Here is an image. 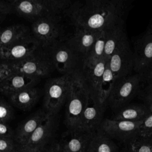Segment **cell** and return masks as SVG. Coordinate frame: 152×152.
<instances>
[{"mask_svg": "<svg viewBox=\"0 0 152 152\" xmlns=\"http://www.w3.org/2000/svg\"><path fill=\"white\" fill-rule=\"evenodd\" d=\"M115 83L116 80L109 66L107 61L100 83L99 103L101 104L106 107L107 99L114 87Z\"/></svg>", "mask_w": 152, "mask_h": 152, "instance_id": "cell-25", "label": "cell"}, {"mask_svg": "<svg viewBox=\"0 0 152 152\" xmlns=\"http://www.w3.org/2000/svg\"><path fill=\"white\" fill-rule=\"evenodd\" d=\"M108 64L116 81L130 75L134 69V55L126 36L113 51L108 60Z\"/></svg>", "mask_w": 152, "mask_h": 152, "instance_id": "cell-9", "label": "cell"}, {"mask_svg": "<svg viewBox=\"0 0 152 152\" xmlns=\"http://www.w3.org/2000/svg\"><path fill=\"white\" fill-rule=\"evenodd\" d=\"M45 152H58V149H57V146H56V144H55L53 146L51 147L50 148H49L48 150H45Z\"/></svg>", "mask_w": 152, "mask_h": 152, "instance_id": "cell-37", "label": "cell"}, {"mask_svg": "<svg viewBox=\"0 0 152 152\" xmlns=\"http://www.w3.org/2000/svg\"><path fill=\"white\" fill-rule=\"evenodd\" d=\"M30 33V30L27 26L21 24L0 28V52Z\"/></svg>", "mask_w": 152, "mask_h": 152, "instance_id": "cell-23", "label": "cell"}, {"mask_svg": "<svg viewBox=\"0 0 152 152\" xmlns=\"http://www.w3.org/2000/svg\"><path fill=\"white\" fill-rule=\"evenodd\" d=\"M89 91L80 71L70 75V87L66 101L64 122L68 129H77L86 105Z\"/></svg>", "mask_w": 152, "mask_h": 152, "instance_id": "cell-3", "label": "cell"}, {"mask_svg": "<svg viewBox=\"0 0 152 152\" xmlns=\"http://www.w3.org/2000/svg\"><path fill=\"white\" fill-rule=\"evenodd\" d=\"M132 152H152V140L136 137L129 143Z\"/></svg>", "mask_w": 152, "mask_h": 152, "instance_id": "cell-27", "label": "cell"}, {"mask_svg": "<svg viewBox=\"0 0 152 152\" xmlns=\"http://www.w3.org/2000/svg\"><path fill=\"white\" fill-rule=\"evenodd\" d=\"M105 108L106 106L101 104L89 93L77 129L90 132L97 130L103 121L102 118Z\"/></svg>", "mask_w": 152, "mask_h": 152, "instance_id": "cell-13", "label": "cell"}, {"mask_svg": "<svg viewBox=\"0 0 152 152\" xmlns=\"http://www.w3.org/2000/svg\"><path fill=\"white\" fill-rule=\"evenodd\" d=\"M16 152H45V150L44 148H41L20 145V147L17 148Z\"/></svg>", "mask_w": 152, "mask_h": 152, "instance_id": "cell-36", "label": "cell"}, {"mask_svg": "<svg viewBox=\"0 0 152 152\" xmlns=\"http://www.w3.org/2000/svg\"><path fill=\"white\" fill-rule=\"evenodd\" d=\"M123 152H132V151H131V150L129 146L128 145V147H126V148H125V149L124 150Z\"/></svg>", "mask_w": 152, "mask_h": 152, "instance_id": "cell-39", "label": "cell"}, {"mask_svg": "<svg viewBox=\"0 0 152 152\" xmlns=\"http://www.w3.org/2000/svg\"><path fill=\"white\" fill-rule=\"evenodd\" d=\"M100 32V31L75 27L74 33L71 36L66 38V40L84 62Z\"/></svg>", "mask_w": 152, "mask_h": 152, "instance_id": "cell-16", "label": "cell"}, {"mask_svg": "<svg viewBox=\"0 0 152 152\" xmlns=\"http://www.w3.org/2000/svg\"><path fill=\"white\" fill-rule=\"evenodd\" d=\"M147 30H148V31H149L150 33H152V24H151V26L150 27V28H148Z\"/></svg>", "mask_w": 152, "mask_h": 152, "instance_id": "cell-40", "label": "cell"}, {"mask_svg": "<svg viewBox=\"0 0 152 152\" xmlns=\"http://www.w3.org/2000/svg\"><path fill=\"white\" fill-rule=\"evenodd\" d=\"M56 126V115L48 113L47 116L31 134L26 142L21 145L44 148L52 137Z\"/></svg>", "mask_w": 152, "mask_h": 152, "instance_id": "cell-17", "label": "cell"}, {"mask_svg": "<svg viewBox=\"0 0 152 152\" xmlns=\"http://www.w3.org/2000/svg\"><path fill=\"white\" fill-rule=\"evenodd\" d=\"M44 109H39L23 121L17 129L15 138L23 145L47 116Z\"/></svg>", "mask_w": 152, "mask_h": 152, "instance_id": "cell-20", "label": "cell"}, {"mask_svg": "<svg viewBox=\"0 0 152 152\" xmlns=\"http://www.w3.org/2000/svg\"><path fill=\"white\" fill-rule=\"evenodd\" d=\"M62 17H46L32 22L31 33L42 48H46L64 38V29L61 23Z\"/></svg>", "mask_w": 152, "mask_h": 152, "instance_id": "cell-7", "label": "cell"}, {"mask_svg": "<svg viewBox=\"0 0 152 152\" xmlns=\"http://www.w3.org/2000/svg\"><path fill=\"white\" fill-rule=\"evenodd\" d=\"M106 38V29L100 31L83 63L93 64L103 59Z\"/></svg>", "mask_w": 152, "mask_h": 152, "instance_id": "cell-26", "label": "cell"}, {"mask_svg": "<svg viewBox=\"0 0 152 152\" xmlns=\"http://www.w3.org/2000/svg\"><path fill=\"white\" fill-rule=\"evenodd\" d=\"M138 136L144 138L152 137V112L142 121L139 128Z\"/></svg>", "mask_w": 152, "mask_h": 152, "instance_id": "cell-28", "label": "cell"}, {"mask_svg": "<svg viewBox=\"0 0 152 152\" xmlns=\"http://www.w3.org/2000/svg\"><path fill=\"white\" fill-rule=\"evenodd\" d=\"M13 117L11 106L4 99L0 98V122L8 123Z\"/></svg>", "mask_w": 152, "mask_h": 152, "instance_id": "cell-29", "label": "cell"}, {"mask_svg": "<svg viewBox=\"0 0 152 152\" xmlns=\"http://www.w3.org/2000/svg\"><path fill=\"white\" fill-rule=\"evenodd\" d=\"M151 138H152V137H151Z\"/></svg>", "mask_w": 152, "mask_h": 152, "instance_id": "cell-42", "label": "cell"}, {"mask_svg": "<svg viewBox=\"0 0 152 152\" xmlns=\"http://www.w3.org/2000/svg\"><path fill=\"white\" fill-rule=\"evenodd\" d=\"M145 105L147 106L150 112H152V100L145 102Z\"/></svg>", "mask_w": 152, "mask_h": 152, "instance_id": "cell-38", "label": "cell"}, {"mask_svg": "<svg viewBox=\"0 0 152 152\" xmlns=\"http://www.w3.org/2000/svg\"><path fill=\"white\" fill-rule=\"evenodd\" d=\"M141 75L142 77V80H145L149 84H152V63L148 65Z\"/></svg>", "mask_w": 152, "mask_h": 152, "instance_id": "cell-35", "label": "cell"}, {"mask_svg": "<svg viewBox=\"0 0 152 152\" xmlns=\"http://www.w3.org/2000/svg\"><path fill=\"white\" fill-rule=\"evenodd\" d=\"M12 12L33 21L50 16H62L69 7V0H10Z\"/></svg>", "mask_w": 152, "mask_h": 152, "instance_id": "cell-2", "label": "cell"}, {"mask_svg": "<svg viewBox=\"0 0 152 152\" xmlns=\"http://www.w3.org/2000/svg\"><path fill=\"white\" fill-rule=\"evenodd\" d=\"M43 49L47 52L55 69L62 75H71L81 70L83 61L68 43L66 38Z\"/></svg>", "mask_w": 152, "mask_h": 152, "instance_id": "cell-4", "label": "cell"}, {"mask_svg": "<svg viewBox=\"0 0 152 152\" xmlns=\"http://www.w3.org/2000/svg\"><path fill=\"white\" fill-rule=\"evenodd\" d=\"M124 21L119 22L106 29V38L103 58L108 61L116 47L126 37L124 30Z\"/></svg>", "mask_w": 152, "mask_h": 152, "instance_id": "cell-22", "label": "cell"}, {"mask_svg": "<svg viewBox=\"0 0 152 152\" xmlns=\"http://www.w3.org/2000/svg\"><path fill=\"white\" fill-rule=\"evenodd\" d=\"M107 61L104 58L93 64L83 63L80 70L90 94L99 102V87Z\"/></svg>", "mask_w": 152, "mask_h": 152, "instance_id": "cell-15", "label": "cell"}, {"mask_svg": "<svg viewBox=\"0 0 152 152\" xmlns=\"http://www.w3.org/2000/svg\"><path fill=\"white\" fill-rule=\"evenodd\" d=\"M12 131L7 123L0 122V138H12Z\"/></svg>", "mask_w": 152, "mask_h": 152, "instance_id": "cell-33", "label": "cell"}, {"mask_svg": "<svg viewBox=\"0 0 152 152\" xmlns=\"http://www.w3.org/2000/svg\"><path fill=\"white\" fill-rule=\"evenodd\" d=\"M124 0H86L72 2L64 15L75 27L101 31L123 21L128 9Z\"/></svg>", "mask_w": 152, "mask_h": 152, "instance_id": "cell-1", "label": "cell"}, {"mask_svg": "<svg viewBox=\"0 0 152 152\" xmlns=\"http://www.w3.org/2000/svg\"><path fill=\"white\" fill-rule=\"evenodd\" d=\"M12 138H0V152H16Z\"/></svg>", "mask_w": 152, "mask_h": 152, "instance_id": "cell-31", "label": "cell"}, {"mask_svg": "<svg viewBox=\"0 0 152 152\" xmlns=\"http://www.w3.org/2000/svg\"><path fill=\"white\" fill-rule=\"evenodd\" d=\"M116 151L117 147L111 138L99 128L93 132L87 152H116Z\"/></svg>", "mask_w": 152, "mask_h": 152, "instance_id": "cell-24", "label": "cell"}, {"mask_svg": "<svg viewBox=\"0 0 152 152\" xmlns=\"http://www.w3.org/2000/svg\"><path fill=\"white\" fill-rule=\"evenodd\" d=\"M142 80V76L137 73L116 80L106 104L116 111L128 104L137 93Z\"/></svg>", "mask_w": 152, "mask_h": 152, "instance_id": "cell-8", "label": "cell"}, {"mask_svg": "<svg viewBox=\"0 0 152 152\" xmlns=\"http://www.w3.org/2000/svg\"><path fill=\"white\" fill-rule=\"evenodd\" d=\"M12 13L11 7L8 1H0V23L8 15Z\"/></svg>", "mask_w": 152, "mask_h": 152, "instance_id": "cell-32", "label": "cell"}, {"mask_svg": "<svg viewBox=\"0 0 152 152\" xmlns=\"http://www.w3.org/2000/svg\"><path fill=\"white\" fill-rule=\"evenodd\" d=\"M40 47L31 33L23 36L0 52V58L8 63L20 61Z\"/></svg>", "mask_w": 152, "mask_h": 152, "instance_id": "cell-11", "label": "cell"}, {"mask_svg": "<svg viewBox=\"0 0 152 152\" xmlns=\"http://www.w3.org/2000/svg\"><path fill=\"white\" fill-rule=\"evenodd\" d=\"M150 112L144 104H128L117 110L112 119L128 121H143Z\"/></svg>", "mask_w": 152, "mask_h": 152, "instance_id": "cell-21", "label": "cell"}, {"mask_svg": "<svg viewBox=\"0 0 152 152\" xmlns=\"http://www.w3.org/2000/svg\"><path fill=\"white\" fill-rule=\"evenodd\" d=\"M8 64L12 72L39 80L49 75L55 69L47 52L42 47L27 57Z\"/></svg>", "mask_w": 152, "mask_h": 152, "instance_id": "cell-5", "label": "cell"}, {"mask_svg": "<svg viewBox=\"0 0 152 152\" xmlns=\"http://www.w3.org/2000/svg\"><path fill=\"white\" fill-rule=\"evenodd\" d=\"M94 132L79 129H68L56 144L58 152H87L90 139Z\"/></svg>", "mask_w": 152, "mask_h": 152, "instance_id": "cell-12", "label": "cell"}, {"mask_svg": "<svg viewBox=\"0 0 152 152\" xmlns=\"http://www.w3.org/2000/svg\"><path fill=\"white\" fill-rule=\"evenodd\" d=\"M134 69L142 75L152 63V33L147 31L134 43Z\"/></svg>", "mask_w": 152, "mask_h": 152, "instance_id": "cell-14", "label": "cell"}, {"mask_svg": "<svg viewBox=\"0 0 152 152\" xmlns=\"http://www.w3.org/2000/svg\"><path fill=\"white\" fill-rule=\"evenodd\" d=\"M141 97L145 102L152 100V84L148 86L142 91Z\"/></svg>", "mask_w": 152, "mask_h": 152, "instance_id": "cell-34", "label": "cell"}, {"mask_svg": "<svg viewBox=\"0 0 152 152\" xmlns=\"http://www.w3.org/2000/svg\"><path fill=\"white\" fill-rule=\"evenodd\" d=\"M40 80L12 72L0 86V93L10 97L27 87L36 86Z\"/></svg>", "mask_w": 152, "mask_h": 152, "instance_id": "cell-18", "label": "cell"}, {"mask_svg": "<svg viewBox=\"0 0 152 152\" xmlns=\"http://www.w3.org/2000/svg\"><path fill=\"white\" fill-rule=\"evenodd\" d=\"M70 87V75L48 80L44 88V110L47 113L56 115L66 103Z\"/></svg>", "mask_w": 152, "mask_h": 152, "instance_id": "cell-6", "label": "cell"}, {"mask_svg": "<svg viewBox=\"0 0 152 152\" xmlns=\"http://www.w3.org/2000/svg\"><path fill=\"white\" fill-rule=\"evenodd\" d=\"M12 73L10 64L0 58V86Z\"/></svg>", "mask_w": 152, "mask_h": 152, "instance_id": "cell-30", "label": "cell"}, {"mask_svg": "<svg viewBox=\"0 0 152 152\" xmlns=\"http://www.w3.org/2000/svg\"><path fill=\"white\" fill-rule=\"evenodd\" d=\"M142 121H128L106 118L102 122L99 129L109 136L128 143L138 136V131Z\"/></svg>", "mask_w": 152, "mask_h": 152, "instance_id": "cell-10", "label": "cell"}, {"mask_svg": "<svg viewBox=\"0 0 152 152\" xmlns=\"http://www.w3.org/2000/svg\"><path fill=\"white\" fill-rule=\"evenodd\" d=\"M151 140H152V138H151Z\"/></svg>", "mask_w": 152, "mask_h": 152, "instance_id": "cell-41", "label": "cell"}, {"mask_svg": "<svg viewBox=\"0 0 152 152\" xmlns=\"http://www.w3.org/2000/svg\"><path fill=\"white\" fill-rule=\"evenodd\" d=\"M40 96V89L36 86H32L11 95L9 99L15 107L26 111L30 110L36 104Z\"/></svg>", "mask_w": 152, "mask_h": 152, "instance_id": "cell-19", "label": "cell"}]
</instances>
